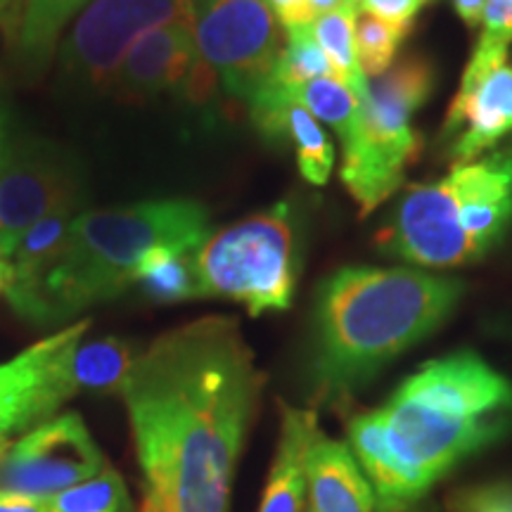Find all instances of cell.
<instances>
[{"label":"cell","mask_w":512,"mask_h":512,"mask_svg":"<svg viewBox=\"0 0 512 512\" xmlns=\"http://www.w3.org/2000/svg\"><path fill=\"white\" fill-rule=\"evenodd\" d=\"M285 34V50L283 55H280L278 64H275L273 74L268 76V81L283 88L287 98H290L294 88L304 86L306 81L318 79V76H330V79H335L332 64L328 60V55L323 53V48L318 46L311 24L290 27Z\"/></svg>","instance_id":"23"},{"label":"cell","mask_w":512,"mask_h":512,"mask_svg":"<svg viewBox=\"0 0 512 512\" xmlns=\"http://www.w3.org/2000/svg\"><path fill=\"white\" fill-rule=\"evenodd\" d=\"M437 86V69L425 55L408 53L387 72L368 79L361 105V126L339 171L361 216H368L406 183L408 169L422 150L411 121Z\"/></svg>","instance_id":"6"},{"label":"cell","mask_w":512,"mask_h":512,"mask_svg":"<svg viewBox=\"0 0 512 512\" xmlns=\"http://www.w3.org/2000/svg\"><path fill=\"white\" fill-rule=\"evenodd\" d=\"M0 512H55L53 496H22L0 491Z\"/></svg>","instance_id":"30"},{"label":"cell","mask_w":512,"mask_h":512,"mask_svg":"<svg viewBox=\"0 0 512 512\" xmlns=\"http://www.w3.org/2000/svg\"><path fill=\"white\" fill-rule=\"evenodd\" d=\"M178 22L192 24V0H88L62 41V67L105 86L140 36Z\"/></svg>","instance_id":"9"},{"label":"cell","mask_w":512,"mask_h":512,"mask_svg":"<svg viewBox=\"0 0 512 512\" xmlns=\"http://www.w3.org/2000/svg\"><path fill=\"white\" fill-rule=\"evenodd\" d=\"M192 34L226 93L247 102L273 74L287 41L268 0H192Z\"/></svg>","instance_id":"8"},{"label":"cell","mask_w":512,"mask_h":512,"mask_svg":"<svg viewBox=\"0 0 512 512\" xmlns=\"http://www.w3.org/2000/svg\"><path fill=\"white\" fill-rule=\"evenodd\" d=\"M10 283V275L8 273H0V294L5 292V287Z\"/></svg>","instance_id":"34"},{"label":"cell","mask_w":512,"mask_h":512,"mask_svg":"<svg viewBox=\"0 0 512 512\" xmlns=\"http://www.w3.org/2000/svg\"><path fill=\"white\" fill-rule=\"evenodd\" d=\"M79 214L81 209L53 211L46 219L34 223V226L19 238L15 252L10 254L12 275L5 292L22 290V287L34 283L38 275L43 273V268L60 254L64 242H67L69 228H72V223Z\"/></svg>","instance_id":"19"},{"label":"cell","mask_w":512,"mask_h":512,"mask_svg":"<svg viewBox=\"0 0 512 512\" xmlns=\"http://www.w3.org/2000/svg\"><path fill=\"white\" fill-rule=\"evenodd\" d=\"M427 0H361V8L401 29H413L415 17Z\"/></svg>","instance_id":"29"},{"label":"cell","mask_w":512,"mask_h":512,"mask_svg":"<svg viewBox=\"0 0 512 512\" xmlns=\"http://www.w3.org/2000/svg\"><path fill=\"white\" fill-rule=\"evenodd\" d=\"M482 41L496 46L512 43V0H486L482 17Z\"/></svg>","instance_id":"28"},{"label":"cell","mask_w":512,"mask_h":512,"mask_svg":"<svg viewBox=\"0 0 512 512\" xmlns=\"http://www.w3.org/2000/svg\"><path fill=\"white\" fill-rule=\"evenodd\" d=\"M512 226V145L444 178L418 183L401 197L377 245L408 264L458 268L475 264Z\"/></svg>","instance_id":"5"},{"label":"cell","mask_w":512,"mask_h":512,"mask_svg":"<svg viewBox=\"0 0 512 512\" xmlns=\"http://www.w3.org/2000/svg\"><path fill=\"white\" fill-rule=\"evenodd\" d=\"M264 384L235 318H197L136 354L121 396L143 475L140 512H230Z\"/></svg>","instance_id":"1"},{"label":"cell","mask_w":512,"mask_h":512,"mask_svg":"<svg viewBox=\"0 0 512 512\" xmlns=\"http://www.w3.org/2000/svg\"><path fill=\"white\" fill-rule=\"evenodd\" d=\"M88 0H27L19 43L29 57H46L62 34L64 24L81 12Z\"/></svg>","instance_id":"25"},{"label":"cell","mask_w":512,"mask_h":512,"mask_svg":"<svg viewBox=\"0 0 512 512\" xmlns=\"http://www.w3.org/2000/svg\"><path fill=\"white\" fill-rule=\"evenodd\" d=\"M512 133V64L508 46L479 38L460 91L448 105L439 143L453 164L475 162Z\"/></svg>","instance_id":"11"},{"label":"cell","mask_w":512,"mask_h":512,"mask_svg":"<svg viewBox=\"0 0 512 512\" xmlns=\"http://www.w3.org/2000/svg\"><path fill=\"white\" fill-rule=\"evenodd\" d=\"M278 408L280 437L259 512H306L309 491H306L304 458L313 432L320 427L318 415L283 401L278 403Z\"/></svg>","instance_id":"16"},{"label":"cell","mask_w":512,"mask_h":512,"mask_svg":"<svg viewBox=\"0 0 512 512\" xmlns=\"http://www.w3.org/2000/svg\"><path fill=\"white\" fill-rule=\"evenodd\" d=\"M0 155H3V117H0Z\"/></svg>","instance_id":"35"},{"label":"cell","mask_w":512,"mask_h":512,"mask_svg":"<svg viewBox=\"0 0 512 512\" xmlns=\"http://www.w3.org/2000/svg\"><path fill=\"white\" fill-rule=\"evenodd\" d=\"M200 249L155 247L140 261L136 283L147 299L159 304H178L188 299H202L200 275H197Z\"/></svg>","instance_id":"17"},{"label":"cell","mask_w":512,"mask_h":512,"mask_svg":"<svg viewBox=\"0 0 512 512\" xmlns=\"http://www.w3.org/2000/svg\"><path fill=\"white\" fill-rule=\"evenodd\" d=\"M12 3V0H0V15H3L5 12V8H8V5Z\"/></svg>","instance_id":"36"},{"label":"cell","mask_w":512,"mask_h":512,"mask_svg":"<svg viewBox=\"0 0 512 512\" xmlns=\"http://www.w3.org/2000/svg\"><path fill=\"white\" fill-rule=\"evenodd\" d=\"M60 209H81L74 166L46 145L12 143L0 155V249L15 252L27 230Z\"/></svg>","instance_id":"12"},{"label":"cell","mask_w":512,"mask_h":512,"mask_svg":"<svg viewBox=\"0 0 512 512\" xmlns=\"http://www.w3.org/2000/svg\"><path fill=\"white\" fill-rule=\"evenodd\" d=\"M373 512H441L432 498H377Z\"/></svg>","instance_id":"31"},{"label":"cell","mask_w":512,"mask_h":512,"mask_svg":"<svg viewBox=\"0 0 512 512\" xmlns=\"http://www.w3.org/2000/svg\"><path fill=\"white\" fill-rule=\"evenodd\" d=\"M306 491L311 512H373L375 489L349 444L323 430L313 432L306 448Z\"/></svg>","instance_id":"15"},{"label":"cell","mask_w":512,"mask_h":512,"mask_svg":"<svg viewBox=\"0 0 512 512\" xmlns=\"http://www.w3.org/2000/svg\"><path fill=\"white\" fill-rule=\"evenodd\" d=\"M465 283L415 268H339L316 292L311 380L320 403L344 406L358 389L437 332Z\"/></svg>","instance_id":"2"},{"label":"cell","mask_w":512,"mask_h":512,"mask_svg":"<svg viewBox=\"0 0 512 512\" xmlns=\"http://www.w3.org/2000/svg\"><path fill=\"white\" fill-rule=\"evenodd\" d=\"M306 512H311V510H306Z\"/></svg>","instance_id":"38"},{"label":"cell","mask_w":512,"mask_h":512,"mask_svg":"<svg viewBox=\"0 0 512 512\" xmlns=\"http://www.w3.org/2000/svg\"><path fill=\"white\" fill-rule=\"evenodd\" d=\"M8 448H10V439L8 437H0V460H3L5 451H8Z\"/></svg>","instance_id":"33"},{"label":"cell","mask_w":512,"mask_h":512,"mask_svg":"<svg viewBox=\"0 0 512 512\" xmlns=\"http://www.w3.org/2000/svg\"><path fill=\"white\" fill-rule=\"evenodd\" d=\"M290 138L297 152L299 174L306 183L325 185L335 166V147H332L328 133L318 126V121L311 117L304 107L290 105L285 114L283 138Z\"/></svg>","instance_id":"22"},{"label":"cell","mask_w":512,"mask_h":512,"mask_svg":"<svg viewBox=\"0 0 512 512\" xmlns=\"http://www.w3.org/2000/svg\"><path fill=\"white\" fill-rule=\"evenodd\" d=\"M380 413L401 494L420 498L512 430V382L475 351H456L403 380Z\"/></svg>","instance_id":"3"},{"label":"cell","mask_w":512,"mask_h":512,"mask_svg":"<svg viewBox=\"0 0 512 512\" xmlns=\"http://www.w3.org/2000/svg\"><path fill=\"white\" fill-rule=\"evenodd\" d=\"M408 34H411V29L394 27V24L370 15L366 10H358L354 19V50L361 72L368 79L387 72Z\"/></svg>","instance_id":"24"},{"label":"cell","mask_w":512,"mask_h":512,"mask_svg":"<svg viewBox=\"0 0 512 512\" xmlns=\"http://www.w3.org/2000/svg\"><path fill=\"white\" fill-rule=\"evenodd\" d=\"M358 8L351 3H342L335 10L323 12L313 19L311 29L318 46L328 55L335 79L342 81L356 100L361 102L368 93V76L361 72L354 50V19Z\"/></svg>","instance_id":"20"},{"label":"cell","mask_w":512,"mask_h":512,"mask_svg":"<svg viewBox=\"0 0 512 512\" xmlns=\"http://www.w3.org/2000/svg\"><path fill=\"white\" fill-rule=\"evenodd\" d=\"M55 512H136L124 479L117 470L105 467L98 477L53 496Z\"/></svg>","instance_id":"26"},{"label":"cell","mask_w":512,"mask_h":512,"mask_svg":"<svg viewBox=\"0 0 512 512\" xmlns=\"http://www.w3.org/2000/svg\"><path fill=\"white\" fill-rule=\"evenodd\" d=\"M91 328L79 320L0 363V437L50 420L74 392L69 358Z\"/></svg>","instance_id":"13"},{"label":"cell","mask_w":512,"mask_h":512,"mask_svg":"<svg viewBox=\"0 0 512 512\" xmlns=\"http://www.w3.org/2000/svg\"><path fill=\"white\" fill-rule=\"evenodd\" d=\"M133 361H136V354L126 339L102 337L93 342L81 339L69 358V377H72L74 392L121 394Z\"/></svg>","instance_id":"18"},{"label":"cell","mask_w":512,"mask_h":512,"mask_svg":"<svg viewBox=\"0 0 512 512\" xmlns=\"http://www.w3.org/2000/svg\"><path fill=\"white\" fill-rule=\"evenodd\" d=\"M105 456L79 413L50 418L10 444L0 460V491L57 496L105 470Z\"/></svg>","instance_id":"10"},{"label":"cell","mask_w":512,"mask_h":512,"mask_svg":"<svg viewBox=\"0 0 512 512\" xmlns=\"http://www.w3.org/2000/svg\"><path fill=\"white\" fill-rule=\"evenodd\" d=\"M299 268L297 216L287 202L211 233L197 252L202 297L242 304L252 318L290 309Z\"/></svg>","instance_id":"7"},{"label":"cell","mask_w":512,"mask_h":512,"mask_svg":"<svg viewBox=\"0 0 512 512\" xmlns=\"http://www.w3.org/2000/svg\"><path fill=\"white\" fill-rule=\"evenodd\" d=\"M290 100L294 105L304 107L316 121H323V124L335 128L337 136L342 138L344 150L354 145L358 126H361V105L342 81L330 79V76H318V79H311L304 86L294 88Z\"/></svg>","instance_id":"21"},{"label":"cell","mask_w":512,"mask_h":512,"mask_svg":"<svg viewBox=\"0 0 512 512\" xmlns=\"http://www.w3.org/2000/svg\"><path fill=\"white\" fill-rule=\"evenodd\" d=\"M209 235L207 209L192 200L81 211L60 254L34 283L5 294L24 320L62 323L88 306L119 297L136 280L150 249H200Z\"/></svg>","instance_id":"4"},{"label":"cell","mask_w":512,"mask_h":512,"mask_svg":"<svg viewBox=\"0 0 512 512\" xmlns=\"http://www.w3.org/2000/svg\"><path fill=\"white\" fill-rule=\"evenodd\" d=\"M451 3H453V10H456V15L463 19L465 27L475 29L482 24L486 0H451Z\"/></svg>","instance_id":"32"},{"label":"cell","mask_w":512,"mask_h":512,"mask_svg":"<svg viewBox=\"0 0 512 512\" xmlns=\"http://www.w3.org/2000/svg\"><path fill=\"white\" fill-rule=\"evenodd\" d=\"M451 512H512V482L477 484L451 498Z\"/></svg>","instance_id":"27"},{"label":"cell","mask_w":512,"mask_h":512,"mask_svg":"<svg viewBox=\"0 0 512 512\" xmlns=\"http://www.w3.org/2000/svg\"><path fill=\"white\" fill-rule=\"evenodd\" d=\"M344 3H351V5H356V8H361V0H344Z\"/></svg>","instance_id":"37"},{"label":"cell","mask_w":512,"mask_h":512,"mask_svg":"<svg viewBox=\"0 0 512 512\" xmlns=\"http://www.w3.org/2000/svg\"><path fill=\"white\" fill-rule=\"evenodd\" d=\"M117 79L131 93L155 95L178 88L192 102H207L216 88V74L200 57L190 22L166 24L140 36Z\"/></svg>","instance_id":"14"}]
</instances>
